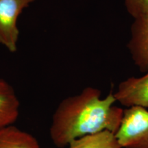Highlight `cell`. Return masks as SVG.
Returning a JSON list of instances; mask_svg holds the SVG:
<instances>
[{
  "label": "cell",
  "instance_id": "obj_1",
  "mask_svg": "<svg viewBox=\"0 0 148 148\" xmlns=\"http://www.w3.org/2000/svg\"><path fill=\"white\" fill-rule=\"evenodd\" d=\"M101 95L97 88L86 87L59 103L49 128L50 138L56 146H69L74 140L104 130L115 134L123 110L114 106L116 101L112 91L105 98Z\"/></svg>",
  "mask_w": 148,
  "mask_h": 148
},
{
  "label": "cell",
  "instance_id": "obj_2",
  "mask_svg": "<svg viewBox=\"0 0 148 148\" xmlns=\"http://www.w3.org/2000/svg\"><path fill=\"white\" fill-rule=\"evenodd\" d=\"M115 137L121 148H148V110L139 106L123 110Z\"/></svg>",
  "mask_w": 148,
  "mask_h": 148
},
{
  "label": "cell",
  "instance_id": "obj_3",
  "mask_svg": "<svg viewBox=\"0 0 148 148\" xmlns=\"http://www.w3.org/2000/svg\"><path fill=\"white\" fill-rule=\"evenodd\" d=\"M35 0H0V44L10 52L17 50L18 18Z\"/></svg>",
  "mask_w": 148,
  "mask_h": 148
},
{
  "label": "cell",
  "instance_id": "obj_4",
  "mask_svg": "<svg viewBox=\"0 0 148 148\" xmlns=\"http://www.w3.org/2000/svg\"><path fill=\"white\" fill-rule=\"evenodd\" d=\"M113 95L116 101L128 108H148V71L143 76L131 77L121 82Z\"/></svg>",
  "mask_w": 148,
  "mask_h": 148
},
{
  "label": "cell",
  "instance_id": "obj_5",
  "mask_svg": "<svg viewBox=\"0 0 148 148\" xmlns=\"http://www.w3.org/2000/svg\"><path fill=\"white\" fill-rule=\"evenodd\" d=\"M127 47L134 64L142 72L148 71V13L135 18Z\"/></svg>",
  "mask_w": 148,
  "mask_h": 148
},
{
  "label": "cell",
  "instance_id": "obj_6",
  "mask_svg": "<svg viewBox=\"0 0 148 148\" xmlns=\"http://www.w3.org/2000/svg\"><path fill=\"white\" fill-rule=\"evenodd\" d=\"M19 108L20 101L14 88L0 77V130L15 123Z\"/></svg>",
  "mask_w": 148,
  "mask_h": 148
},
{
  "label": "cell",
  "instance_id": "obj_7",
  "mask_svg": "<svg viewBox=\"0 0 148 148\" xmlns=\"http://www.w3.org/2000/svg\"><path fill=\"white\" fill-rule=\"evenodd\" d=\"M0 148H40L33 135L14 125L0 130Z\"/></svg>",
  "mask_w": 148,
  "mask_h": 148
},
{
  "label": "cell",
  "instance_id": "obj_8",
  "mask_svg": "<svg viewBox=\"0 0 148 148\" xmlns=\"http://www.w3.org/2000/svg\"><path fill=\"white\" fill-rule=\"evenodd\" d=\"M69 148H121L114 133L108 130L86 135L71 142Z\"/></svg>",
  "mask_w": 148,
  "mask_h": 148
},
{
  "label": "cell",
  "instance_id": "obj_9",
  "mask_svg": "<svg viewBox=\"0 0 148 148\" xmlns=\"http://www.w3.org/2000/svg\"><path fill=\"white\" fill-rule=\"evenodd\" d=\"M127 12L133 18H137L148 13V0H124Z\"/></svg>",
  "mask_w": 148,
  "mask_h": 148
}]
</instances>
